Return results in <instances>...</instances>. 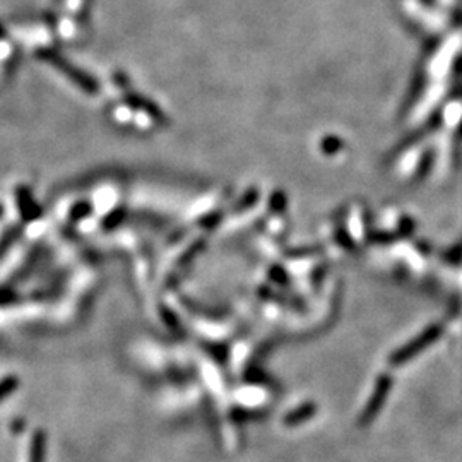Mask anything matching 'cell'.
<instances>
[{"label":"cell","instance_id":"obj_1","mask_svg":"<svg viewBox=\"0 0 462 462\" xmlns=\"http://www.w3.org/2000/svg\"><path fill=\"white\" fill-rule=\"evenodd\" d=\"M43 449H45V447H43V437L38 435L35 440V445H33V462H43Z\"/></svg>","mask_w":462,"mask_h":462}]
</instances>
